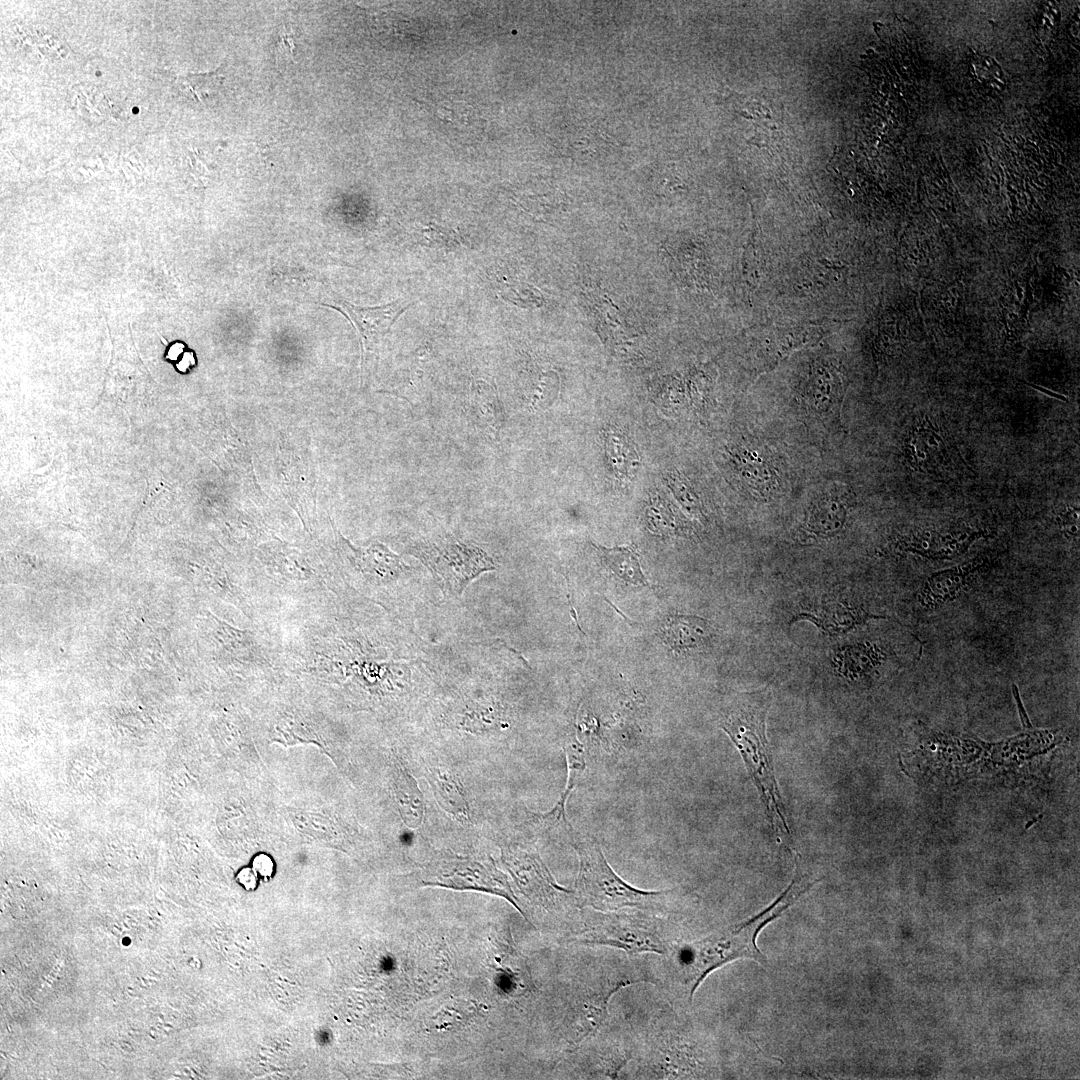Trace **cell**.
I'll use <instances>...</instances> for the list:
<instances>
[{
    "mask_svg": "<svg viewBox=\"0 0 1080 1080\" xmlns=\"http://www.w3.org/2000/svg\"><path fill=\"white\" fill-rule=\"evenodd\" d=\"M797 869L796 866L795 877L785 892L752 919L701 940L679 947L676 945L668 954L675 958L677 978L686 988L689 1000L710 972L730 961L750 958L761 964L766 963L765 956L756 945L759 931L779 917L812 885L804 877L798 876Z\"/></svg>",
    "mask_w": 1080,
    "mask_h": 1080,
    "instance_id": "6da1fadb",
    "label": "cell"
},
{
    "mask_svg": "<svg viewBox=\"0 0 1080 1080\" xmlns=\"http://www.w3.org/2000/svg\"><path fill=\"white\" fill-rule=\"evenodd\" d=\"M767 691L744 693L734 701L721 726L739 750L754 780L773 829L790 836L766 738Z\"/></svg>",
    "mask_w": 1080,
    "mask_h": 1080,
    "instance_id": "7a4b0ae2",
    "label": "cell"
},
{
    "mask_svg": "<svg viewBox=\"0 0 1080 1080\" xmlns=\"http://www.w3.org/2000/svg\"><path fill=\"white\" fill-rule=\"evenodd\" d=\"M571 845L579 858L575 892L580 906L602 912L634 908L650 913L666 907L670 891H645L627 883L611 868L593 836L576 831Z\"/></svg>",
    "mask_w": 1080,
    "mask_h": 1080,
    "instance_id": "3957f363",
    "label": "cell"
},
{
    "mask_svg": "<svg viewBox=\"0 0 1080 1080\" xmlns=\"http://www.w3.org/2000/svg\"><path fill=\"white\" fill-rule=\"evenodd\" d=\"M577 939L583 945L613 947L630 955H668L677 945L666 928V921L643 910L593 913L584 919Z\"/></svg>",
    "mask_w": 1080,
    "mask_h": 1080,
    "instance_id": "277c9868",
    "label": "cell"
},
{
    "mask_svg": "<svg viewBox=\"0 0 1080 1080\" xmlns=\"http://www.w3.org/2000/svg\"><path fill=\"white\" fill-rule=\"evenodd\" d=\"M420 883L423 886L491 893L505 898L521 912L507 876L496 868L491 858L441 856L423 868Z\"/></svg>",
    "mask_w": 1080,
    "mask_h": 1080,
    "instance_id": "5b68a950",
    "label": "cell"
},
{
    "mask_svg": "<svg viewBox=\"0 0 1080 1080\" xmlns=\"http://www.w3.org/2000/svg\"><path fill=\"white\" fill-rule=\"evenodd\" d=\"M431 571L443 591L452 596L460 595L478 575L493 570L492 559L480 548L456 541H440L413 548Z\"/></svg>",
    "mask_w": 1080,
    "mask_h": 1080,
    "instance_id": "8992f818",
    "label": "cell"
},
{
    "mask_svg": "<svg viewBox=\"0 0 1080 1080\" xmlns=\"http://www.w3.org/2000/svg\"><path fill=\"white\" fill-rule=\"evenodd\" d=\"M501 855L516 888L530 902L546 907L572 894L558 885L534 847L508 842L501 847Z\"/></svg>",
    "mask_w": 1080,
    "mask_h": 1080,
    "instance_id": "52a82bcc",
    "label": "cell"
},
{
    "mask_svg": "<svg viewBox=\"0 0 1080 1080\" xmlns=\"http://www.w3.org/2000/svg\"><path fill=\"white\" fill-rule=\"evenodd\" d=\"M949 455L947 443L928 418L913 426L905 441V456L914 469L938 473L948 467Z\"/></svg>",
    "mask_w": 1080,
    "mask_h": 1080,
    "instance_id": "ba28073f",
    "label": "cell"
},
{
    "mask_svg": "<svg viewBox=\"0 0 1080 1080\" xmlns=\"http://www.w3.org/2000/svg\"><path fill=\"white\" fill-rule=\"evenodd\" d=\"M336 310L348 317L357 328L363 347L367 348L382 339L391 329L399 316L410 307L402 301H394L375 307H360L342 300H336Z\"/></svg>",
    "mask_w": 1080,
    "mask_h": 1080,
    "instance_id": "9c48e42d",
    "label": "cell"
},
{
    "mask_svg": "<svg viewBox=\"0 0 1080 1080\" xmlns=\"http://www.w3.org/2000/svg\"><path fill=\"white\" fill-rule=\"evenodd\" d=\"M981 532L969 529L940 533L922 531L903 541L904 549L927 558L949 559L964 553Z\"/></svg>",
    "mask_w": 1080,
    "mask_h": 1080,
    "instance_id": "30bf717a",
    "label": "cell"
},
{
    "mask_svg": "<svg viewBox=\"0 0 1080 1080\" xmlns=\"http://www.w3.org/2000/svg\"><path fill=\"white\" fill-rule=\"evenodd\" d=\"M427 781L439 806L461 823H470L473 812L460 779L450 769L431 766Z\"/></svg>",
    "mask_w": 1080,
    "mask_h": 1080,
    "instance_id": "8fae6325",
    "label": "cell"
},
{
    "mask_svg": "<svg viewBox=\"0 0 1080 1080\" xmlns=\"http://www.w3.org/2000/svg\"><path fill=\"white\" fill-rule=\"evenodd\" d=\"M980 565L981 561L974 559L973 562L931 575L920 590L921 604L925 607H935L954 599L964 589Z\"/></svg>",
    "mask_w": 1080,
    "mask_h": 1080,
    "instance_id": "7c38bea8",
    "label": "cell"
},
{
    "mask_svg": "<svg viewBox=\"0 0 1080 1080\" xmlns=\"http://www.w3.org/2000/svg\"><path fill=\"white\" fill-rule=\"evenodd\" d=\"M709 623L700 617L672 615L661 628V636L673 650L696 649L710 637Z\"/></svg>",
    "mask_w": 1080,
    "mask_h": 1080,
    "instance_id": "4fadbf2b",
    "label": "cell"
},
{
    "mask_svg": "<svg viewBox=\"0 0 1080 1080\" xmlns=\"http://www.w3.org/2000/svg\"><path fill=\"white\" fill-rule=\"evenodd\" d=\"M602 562L618 580L634 586H651L641 570L638 555L628 547L606 548L593 544Z\"/></svg>",
    "mask_w": 1080,
    "mask_h": 1080,
    "instance_id": "5bb4252c",
    "label": "cell"
},
{
    "mask_svg": "<svg viewBox=\"0 0 1080 1080\" xmlns=\"http://www.w3.org/2000/svg\"><path fill=\"white\" fill-rule=\"evenodd\" d=\"M398 801L402 819L412 829L420 827L425 817V802L416 779L405 769L398 781Z\"/></svg>",
    "mask_w": 1080,
    "mask_h": 1080,
    "instance_id": "9a60e30c",
    "label": "cell"
},
{
    "mask_svg": "<svg viewBox=\"0 0 1080 1080\" xmlns=\"http://www.w3.org/2000/svg\"><path fill=\"white\" fill-rule=\"evenodd\" d=\"M471 406L480 425L497 432L502 422V408L496 390L483 381L472 386Z\"/></svg>",
    "mask_w": 1080,
    "mask_h": 1080,
    "instance_id": "2e32d148",
    "label": "cell"
},
{
    "mask_svg": "<svg viewBox=\"0 0 1080 1080\" xmlns=\"http://www.w3.org/2000/svg\"><path fill=\"white\" fill-rule=\"evenodd\" d=\"M840 379L834 370L818 367L810 385V400L813 408L827 410L839 398Z\"/></svg>",
    "mask_w": 1080,
    "mask_h": 1080,
    "instance_id": "e0dca14e",
    "label": "cell"
},
{
    "mask_svg": "<svg viewBox=\"0 0 1080 1080\" xmlns=\"http://www.w3.org/2000/svg\"><path fill=\"white\" fill-rule=\"evenodd\" d=\"M567 759L568 777L566 787L560 797L568 800L571 791L577 786L586 768V752L583 744L574 733L569 734L564 743Z\"/></svg>",
    "mask_w": 1080,
    "mask_h": 1080,
    "instance_id": "ac0fdd59",
    "label": "cell"
},
{
    "mask_svg": "<svg viewBox=\"0 0 1080 1080\" xmlns=\"http://www.w3.org/2000/svg\"><path fill=\"white\" fill-rule=\"evenodd\" d=\"M222 77L213 73L187 74L178 77V85L184 93L198 102H203L220 86Z\"/></svg>",
    "mask_w": 1080,
    "mask_h": 1080,
    "instance_id": "d6986e66",
    "label": "cell"
},
{
    "mask_svg": "<svg viewBox=\"0 0 1080 1080\" xmlns=\"http://www.w3.org/2000/svg\"><path fill=\"white\" fill-rule=\"evenodd\" d=\"M294 50V37L292 31L288 28H283L279 33V39L276 43L277 59L287 61V59H293Z\"/></svg>",
    "mask_w": 1080,
    "mask_h": 1080,
    "instance_id": "ffe728a7",
    "label": "cell"
},
{
    "mask_svg": "<svg viewBox=\"0 0 1080 1080\" xmlns=\"http://www.w3.org/2000/svg\"><path fill=\"white\" fill-rule=\"evenodd\" d=\"M1059 521L1061 527H1063L1068 534L1073 537L1078 536V524H1079V510L1078 508H1069L1064 513L1060 514Z\"/></svg>",
    "mask_w": 1080,
    "mask_h": 1080,
    "instance_id": "44dd1931",
    "label": "cell"
},
{
    "mask_svg": "<svg viewBox=\"0 0 1080 1080\" xmlns=\"http://www.w3.org/2000/svg\"><path fill=\"white\" fill-rule=\"evenodd\" d=\"M193 365H194L193 355L188 354V353L183 355L182 359L179 361V364H178L179 370L182 371V372L187 371L189 369V367L193 366Z\"/></svg>",
    "mask_w": 1080,
    "mask_h": 1080,
    "instance_id": "7402d4cb",
    "label": "cell"
},
{
    "mask_svg": "<svg viewBox=\"0 0 1080 1080\" xmlns=\"http://www.w3.org/2000/svg\"><path fill=\"white\" fill-rule=\"evenodd\" d=\"M181 351H182V344L175 343L170 347V349L168 351V354H167V358L175 360L181 354Z\"/></svg>",
    "mask_w": 1080,
    "mask_h": 1080,
    "instance_id": "603a6c76",
    "label": "cell"
},
{
    "mask_svg": "<svg viewBox=\"0 0 1080 1080\" xmlns=\"http://www.w3.org/2000/svg\"><path fill=\"white\" fill-rule=\"evenodd\" d=\"M1032 386H1033L1034 388H1037V389L1041 390L1042 392H1045V393H1047V394H1049V395H1051V396H1054V397H1056V398H1060V399H1065V398H1064L1063 396H1061V395H1058V394H1056V393H1053V392H1049L1048 390H1046V389H1044V388H1041V387H1039V386H1034V385H1032Z\"/></svg>",
    "mask_w": 1080,
    "mask_h": 1080,
    "instance_id": "cb8c5ba5",
    "label": "cell"
}]
</instances>
